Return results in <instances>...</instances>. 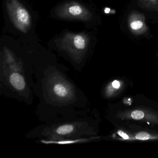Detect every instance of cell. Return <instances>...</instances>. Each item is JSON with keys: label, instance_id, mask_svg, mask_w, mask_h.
Here are the masks:
<instances>
[{"label": "cell", "instance_id": "cell-2", "mask_svg": "<svg viewBox=\"0 0 158 158\" xmlns=\"http://www.w3.org/2000/svg\"><path fill=\"white\" fill-rule=\"evenodd\" d=\"M89 37L85 34L67 33L59 40L60 47L75 58L83 56L87 50Z\"/></svg>", "mask_w": 158, "mask_h": 158}, {"label": "cell", "instance_id": "cell-11", "mask_svg": "<svg viewBox=\"0 0 158 158\" xmlns=\"http://www.w3.org/2000/svg\"><path fill=\"white\" fill-rule=\"evenodd\" d=\"M117 133H118V135H119L120 136L122 137L124 139H129L128 135H127L125 133H124L123 131H121V130H119V131H118V132H117Z\"/></svg>", "mask_w": 158, "mask_h": 158}, {"label": "cell", "instance_id": "cell-9", "mask_svg": "<svg viewBox=\"0 0 158 158\" xmlns=\"http://www.w3.org/2000/svg\"><path fill=\"white\" fill-rule=\"evenodd\" d=\"M136 139L140 140H148L150 139H156L158 137L151 135L147 132H141L137 133L135 136Z\"/></svg>", "mask_w": 158, "mask_h": 158}, {"label": "cell", "instance_id": "cell-1", "mask_svg": "<svg viewBox=\"0 0 158 158\" xmlns=\"http://www.w3.org/2000/svg\"><path fill=\"white\" fill-rule=\"evenodd\" d=\"M6 9L12 23L23 33L28 32L32 26V18L27 9L18 0H7Z\"/></svg>", "mask_w": 158, "mask_h": 158}, {"label": "cell", "instance_id": "cell-6", "mask_svg": "<svg viewBox=\"0 0 158 158\" xmlns=\"http://www.w3.org/2000/svg\"><path fill=\"white\" fill-rule=\"evenodd\" d=\"M53 91L54 94L60 98H65L70 94L68 87L61 82H58L54 85Z\"/></svg>", "mask_w": 158, "mask_h": 158}, {"label": "cell", "instance_id": "cell-12", "mask_svg": "<svg viewBox=\"0 0 158 158\" xmlns=\"http://www.w3.org/2000/svg\"><path fill=\"white\" fill-rule=\"evenodd\" d=\"M112 86L114 89H119L121 86V84L119 81L114 80L112 83Z\"/></svg>", "mask_w": 158, "mask_h": 158}, {"label": "cell", "instance_id": "cell-5", "mask_svg": "<svg viewBox=\"0 0 158 158\" xmlns=\"http://www.w3.org/2000/svg\"><path fill=\"white\" fill-rule=\"evenodd\" d=\"M10 82L13 87L18 90H22L25 87L26 83L23 76L18 73H13L10 77Z\"/></svg>", "mask_w": 158, "mask_h": 158}, {"label": "cell", "instance_id": "cell-3", "mask_svg": "<svg viewBox=\"0 0 158 158\" xmlns=\"http://www.w3.org/2000/svg\"><path fill=\"white\" fill-rule=\"evenodd\" d=\"M59 18L88 22L93 17L91 12L84 5L76 2H69L59 6L55 10Z\"/></svg>", "mask_w": 158, "mask_h": 158}, {"label": "cell", "instance_id": "cell-10", "mask_svg": "<svg viewBox=\"0 0 158 158\" xmlns=\"http://www.w3.org/2000/svg\"><path fill=\"white\" fill-rule=\"evenodd\" d=\"M130 117L134 120H142L145 117V113L143 111L135 110L130 113Z\"/></svg>", "mask_w": 158, "mask_h": 158}, {"label": "cell", "instance_id": "cell-8", "mask_svg": "<svg viewBox=\"0 0 158 158\" xmlns=\"http://www.w3.org/2000/svg\"><path fill=\"white\" fill-rule=\"evenodd\" d=\"M73 126L71 125H65L58 127L56 133L59 135H64L71 133L73 130Z\"/></svg>", "mask_w": 158, "mask_h": 158}, {"label": "cell", "instance_id": "cell-7", "mask_svg": "<svg viewBox=\"0 0 158 158\" xmlns=\"http://www.w3.org/2000/svg\"><path fill=\"white\" fill-rule=\"evenodd\" d=\"M139 5L149 10L158 12V0H138Z\"/></svg>", "mask_w": 158, "mask_h": 158}, {"label": "cell", "instance_id": "cell-4", "mask_svg": "<svg viewBox=\"0 0 158 158\" xmlns=\"http://www.w3.org/2000/svg\"><path fill=\"white\" fill-rule=\"evenodd\" d=\"M127 26L131 33L136 35H144L148 30L145 16L138 11L130 13L127 18Z\"/></svg>", "mask_w": 158, "mask_h": 158}]
</instances>
